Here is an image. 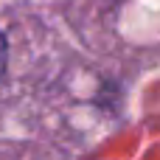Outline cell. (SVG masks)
<instances>
[{
	"label": "cell",
	"instance_id": "cell-1",
	"mask_svg": "<svg viewBox=\"0 0 160 160\" xmlns=\"http://www.w3.org/2000/svg\"><path fill=\"white\" fill-rule=\"evenodd\" d=\"M3 68H6V39L0 34V73H3Z\"/></svg>",
	"mask_w": 160,
	"mask_h": 160
}]
</instances>
